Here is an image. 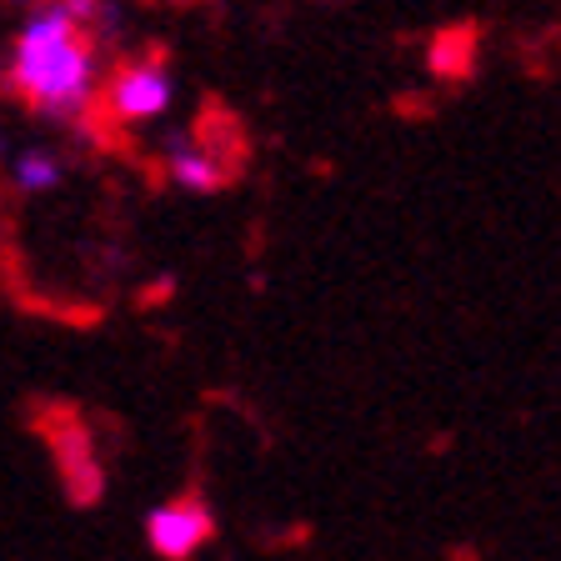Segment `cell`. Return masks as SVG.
I'll return each mask as SVG.
<instances>
[{
    "label": "cell",
    "instance_id": "cell-1",
    "mask_svg": "<svg viewBox=\"0 0 561 561\" xmlns=\"http://www.w3.org/2000/svg\"><path fill=\"white\" fill-rule=\"evenodd\" d=\"M5 85L41 121H85L95 105V41L56 0H41L15 31Z\"/></svg>",
    "mask_w": 561,
    "mask_h": 561
},
{
    "label": "cell",
    "instance_id": "cell-2",
    "mask_svg": "<svg viewBox=\"0 0 561 561\" xmlns=\"http://www.w3.org/2000/svg\"><path fill=\"white\" fill-rule=\"evenodd\" d=\"M31 426L41 432V442L50 446V461H56V477L66 486L70 506H95L105 491L101 461H95V436L85 426V416L70 401H41L31 411Z\"/></svg>",
    "mask_w": 561,
    "mask_h": 561
},
{
    "label": "cell",
    "instance_id": "cell-3",
    "mask_svg": "<svg viewBox=\"0 0 561 561\" xmlns=\"http://www.w3.org/2000/svg\"><path fill=\"white\" fill-rule=\"evenodd\" d=\"M171 95H175V81L156 56L126 60V66H116L111 85H105V111H111L116 126H151V121H161L171 111Z\"/></svg>",
    "mask_w": 561,
    "mask_h": 561
},
{
    "label": "cell",
    "instance_id": "cell-4",
    "mask_svg": "<svg viewBox=\"0 0 561 561\" xmlns=\"http://www.w3.org/2000/svg\"><path fill=\"white\" fill-rule=\"evenodd\" d=\"M210 537H216V516L196 491H186V496H175V502L156 506L146 516V541L161 561H191Z\"/></svg>",
    "mask_w": 561,
    "mask_h": 561
},
{
    "label": "cell",
    "instance_id": "cell-5",
    "mask_svg": "<svg viewBox=\"0 0 561 561\" xmlns=\"http://www.w3.org/2000/svg\"><path fill=\"white\" fill-rule=\"evenodd\" d=\"M165 171H171V181L181 191H191V196H210V191H221L226 181H231V165L210 151V140H196V136H186V130L165 136Z\"/></svg>",
    "mask_w": 561,
    "mask_h": 561
},
{
    "label": "cell",
    "instance_id": "cell-6",
    "mask_svg": "<svg viewBox=\"0 0 561 561\" xmlns=\"http://www.w3.org/2000/svg\"><path fill=\"white\" fill-rule=\"evenodd\" d=\"M11 181L21 196H46V191L60 186V161L50 151H41V146H31V151H21L11 161Z\"/></svg>",
    "mask_w": 561,
    "mask_h": 561
},
{
    "label": "cell",
    "instance_id": "cell-7",
    "mask_svg": "<svg viewBox=\"0 0 561 561\" xmlns=\"http://www.w3.org/2000/svg\"><path fill=\"white\" fill-rule=\"evenodd\" d=\"M15 5H25V11H31V5H41V0H15Z\"/></svg>",
    "mask_w": 561,
    "mask_h": 561
},
{
    "label": "cell",
    "instance_id": "cell-8",
    "mask_svg": "<svg viewBox=\"0 0 561 561\" xmlns=\"http://www.w3.org/2000/svg\"><path fill=\"white\" fill-rule=\"evenodd\" d=\"M0 156H5V146H0Z\"/></svg>",
    "mask_w": 561,
    "mask_h": 561
}]
</instances>
